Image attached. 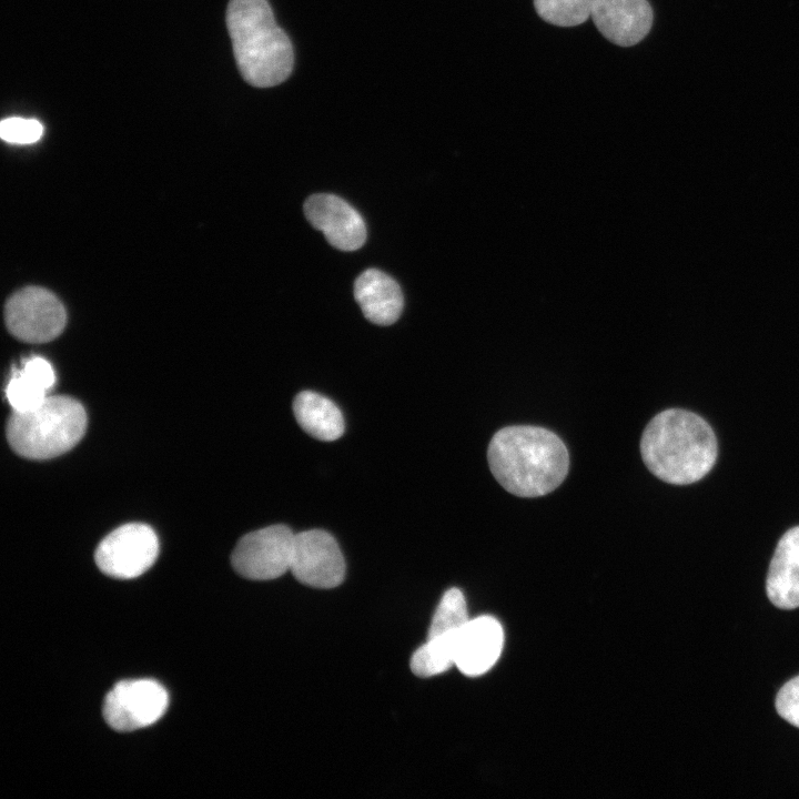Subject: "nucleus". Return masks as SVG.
Listing matches in <instances>:
<instances>
[{"instance_id": "obj_1", "label": "nucleus", "mask_w": 799, "mask_h": 799, "mask_svg": "<svg viewBox=\"0 0 799 799\" xmlns=\"http://www.w3.org/2000/svg\"><path fill=\"white\" fill-rule=\"evenodd\" d=\"M495 479L510 494L538 497L565 479L569 455L564 442L547 428L512 425L497 431L487 449Z\"/></svg>"}, {"instance_id": "obj_2", "label": "nucleus", "mask_w": 799, "mask_h": 799, "mask_svg": "<svg viewBox=\"0 0 799 799\" xmlns=\"http://www.w3.org/2000/svg\"><path fill=\"white\" fill-rule=\"evenodd\" d=\"M640 453L656 477L668 484L688 485L710 472L718 446L712 428L702 417L669 408L658 413L645 427Z\"/></svg>"}, {"instance_id": "obj_3", "label": "nucleus", "mask_w": 799, "mask_h": 799, "mask_svg": "<svg viewBox=\"0 0 799 799\" xmlns=\"http://www.w3.org/2000/svg\"><path fill=\"white\" fill-rule=\"evenodd\" d=\"M226 27L239 71L247 83L270 88L289 78L294 62L292 43L267 0H230Z\"/></svg>"}, {"instance_id": "obj_4", "label": "nucleus", "mask_w": 799, "mask_h": 799, "mask_svg": "<svg viewBox=\"0 0 799 799\" xmlns=\"http://www.w3.org/2000/svg\"><path fill=\"white\" fill-rule=\"evenodd\" d=\"M87 413L80 402L64 396H48L38 407L12 411L7 423L11 448L30 459H48L75 446L85 433Z\"/></svg>"}, {"instance_id": "obj_5", "label": "nucleus", "mask_w": 799, "mask_h": 799, "mask_svg": "<svg viewBox=\"0 0 799 799\" xmlns=\"http://www.w3.org/2000/svg\"><path fill=\"white\" fill-rule=\"evenodd\" d=\"M9 332L28 343H45L59 336L67 322L65 310L50 291L28 286L9 297L4 306Z\"/></svg>"}, {"instance_id": "obj_6", "label": "nucleus", "mask_w": 799, "mask_h": 799, "mask_svg": "<svg viewBox=\"0 0 799 799\" xmlns=\"http://www.w3.org/2000/svg\"><path fill=\"white\" fill-rule=\"evenodd\" d=\"M295 534L285 525H272L244 535L231 560L237 574L252 580L275 579L291 568Z\"/></svg>"}, {"instance_id": "obj_7", "label": "nucleus", "mask_w": 799, "mask_h": 799, "mask_svg": "<svg viewBox=\"0 0 799 799\" xmlns=\"http://www.w3.org/2000/svg\"><path fill=\"white\" fill-rule=\"evenodd\" d=\"M158 554L159 539L154 530L145 524L130 523L118 527L101 540L94 559L105 575L129 579L146 572Z\"/></svg>"}, {"instance_id": "obj_8", "label": "nucleus", "mask_w": 799, "mask_h": 799, "mask_svg": "<svg viewBox=\"0 0 799 799\" xmlns=\"http://www.w3.org/2000/svg\"><path fill=\"white\" fill-rule=\"evenodd\" d=\"M168 705V691L158 681L123 680L105 696L103 717L112 729L128 732L156 722Z\"/></svg>"}, {"instance_id": "obj_9", "label": "nucleus", "mask_w": 799, "mask_h": 799, "mask_svg": "<svg viewBox=\"0 0 799 799\" xmlns=\"http://www.w3.org/2000/svg\"><path fill=\"white\" fill-rule=\"evenodd\" d=\"M290 572L309 587L330 589L345 577V560L334 537L321 529L295 534Z\"/></svg>"}, {"instance_id": "obj_10", "label": "nucleus", "mask_w": 799, "mask_h": 799, "mask_svg": "<svg viewBox=\"0 0 799 799\" xmlns=\"http://www.w3.org/2000/svg\"><path fill=\"white\" fill-rule=\"evenodd\" d=\"M303 210L307 221L335 249L355 251L365 243L363 218L342 198L328 193L313 194L305 201Z\"/></svg>"}, {"instance_id": "obj_11", "label": "nucleus", "mask_w": 799, "mask_h": 799, "mask_svg": "<svg viewBox=\"0 0 799 799\" xmlns=\"http://www.w3.org/2000/svg\"><path fill=\"white\" fill-rule=\"evenodd\" d=\"M590 17L606 39L621 47L641 41L653 24L647 0H594Z\"/></svg>"}, {"instance_id": "obj_12", "label": "nucleus", "mask_w": 799, "mask_h": 799, "mask_svg": "<svg viewBox=\"0 0 799 799\" xmlns=\"http://www.w3.org/2000/svg\"><path fill=\"white\" fill-rule=\"evenodd\" d=\"M504 631L497 619L481 616L469 619L462 630L455 654V666L466 676L488 671L499 658Z\"/></svg>"}, {"instance_id": "obj_13", "label": "nucleus", "mask_w": 799, "mask_h": 799, "mask_svg": "<svg viewBox=\"0 0 799 799\" xmlns=\"http://www.w3.org/2000/svg\"><path fill=\"white\" fill-rule=\"evenodd\" d=\"M354 297L364 316L377 325H391L398 320L404 306L397 282L377 269H367L354 283Z\"/></svg>"}, {"instance_id": "obj_14", "label": "nucleus", "mask_w": 799, "mask_h": 799, "mask_svg": "<svg viewBox=\"0 0 799 799\" xmlns=\"http://www.w3.org/2000/svg\"><path fill=\"white\" fill-rule=\"evenodd\" d=\"M766 590L778 608L799 607V526L780 538L769 565Z\"/></svg>"}, {"instance_id": "obj_15", "label": "nucleus", "mask_w": 799, "mask_h": 799, "mask_svg": "<svg viewBox=\"0 0 799 799\" xmlns=\"http://www.w3.org/2000/svg\"><path fill=\"white\" fill-rule=\"evenodd\" d=\"M55 384L52 365L42 357H31L16 370L6 387V397L16 412H26L41 405Z\"/></svg>"}, {"instance_id": "obj_16", "label": "nucleus", "mask_w": 799, "mask_h": 799, "mask_svg": "<svg viewBox=\"0 0 799 799\" xmlns=\"http://www.w3.org/2000/svg\"><path fill=\"white\" fill-rule=\"evenodd\" d=\"M293 412L301 428L310 436L335 441L344 433V419L340 408L328 398L305 391L296 395Z\"/></svg>"}, {"instance_id": "obj_17", "label": "nucleus", "mask_w": 799, "mask_h": 799, "mask_svg": "<svg viewBox=\"0 0 799 799\" xmlns=\"http://www.w3.org/2000/svg\"><path fill=\"white\" fill-rule=\"evenodd\" d=\"M459 635L427 638L411 658V670L418 677H432L455 666L456 646Z\"/></svg>"}, {"instance_id": "obj_18", "label": "nucleus", "mask_w": 799, "mask_h": 799, "mask_svg": "<svg viewBox=\"0 0 799 799\" xmlns=\"http://www.w3.org/2000/svg\"><path fill=\"white\" fill-rule=\"evenodd\" d=\"M469 621L463 593L448 589L442 597L431 623L427 638L459 634Z\"/></svg>"}, {"instance_id": "obj_19", "label": "nucleus", "mask_w": 799, "mask_h": 799, "mask_svg": "<svg viewBox=\"0 0 799 799\" xmlns=\"http://www.w3.org/2000/svg\"><path fill=\"white\" fill-rule=\"evenodd\" d=\"M594 0H534L539 17L555 26L573 27L591 14Z\"/></svg>"}, {"instance_id": "obj_20", "label": "nucleus", "mask_w": 799, "mask_h": 799, "mask_svg": "<svg viewBox=\"0 0 799 799\" xmlns=\"http://www.w3.org/2000/svg\"><path fill=\"white\" fill-rule=\"evenodd\" d=\"M43 134V125L36 119L8 118L0 123V136L11 144H31Z\"/></svg>"}, {"instance_id": "obj_21", "label": "nucleus", "mask_w": 799, "mask_h": 799, "mask_svg": "<svg viewBox=\"0 0 799 799\" xmlns=\"http://www.w3.org/2000/svg\"><path fill=\"white\" fill-rule=\"evenodd\" d=\"M776 709L785 720L799 728V676L780 688L776 697Z\"/></svg>"}]
</instances>
